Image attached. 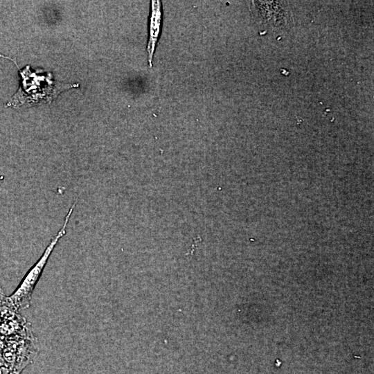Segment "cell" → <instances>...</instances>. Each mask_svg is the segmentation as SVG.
Listing matches in <instances>:
<instances>
[{"mask_svg":"<svg viewBox=\"0 0 374 374\" xmlns=\"http://www.w3.org/2000/svg\"><path fill=\"white\" fill-rule=\"evenodd\" d=\"M161 24L162 7L161 1L152 0L150 1L149 35L147 44L148 60L150 67L152 66L153 57L156 45L161 33Z\"/></svg>","mask_w":374,"mask_h":374,"instance_id":"obj_4","label":"cell"},{"mask_svg":"<svg viewBox=\"0 0 374 374\" xmlns=\"http://www.w3.org/2000/svg\"><path fill=\"white\" fill-rule=\"evenodd\" d=\"M75 204L69 209L64 222L57 234L51 240L39 260L29 269L16 290L6 299L8 308L17 311L30 305L33 292L42 275L48 260L60 240L66 234Z\"/></svg>","mask_w":374,"mask_h":374,"instance_id":"obj_2","label":"cell"},{"mask_svg":"<svg viewBox=\"0 0 374 374\" xmlns=\"http://www.w3.org/2000/svg\"><path fill=\"white\" fill-rule=\"evenodd\" d=\"M22 78L21 85L7 103L6 106L18 107L25 104L33 105L40 100L51 102L62 91L78 84H64L51 80V74L39 76L32 73L27 66L19 71Z\"/></svg>","mask_w":374,"mask_h":374,"instance_id":"obj_1","label":"cell"},{"mask_svg":"<svg viewBox=\"0 0 374 374\" xmlns=\"http://www.w3.org/2000/svg\"><path fill=\"white\" fill-rule=\"evenodd\" d=\"M37 353V343L32 332L8 338L0 353V363L19 374Z\"/></svg>","mask_w":374,"mask_h":374,"instance_id":"obj_3","label":"cell"},{"mask_svg":"<svg viewBox=\"0 0 374 374\" xmlns=\"http://www.w3.org/2000/svg\"><path fill=\"white\" fill-rule=\"evenodd\" d=\"M0 57H4V56H3V55H1V54H0Z\"/></svg>","mask_w":374,"mask_h":374,"instance_id":"obj_5","label":"cell"}]
</instances>
